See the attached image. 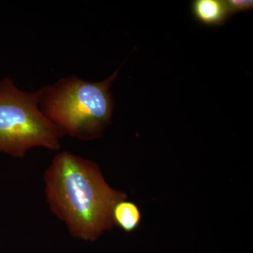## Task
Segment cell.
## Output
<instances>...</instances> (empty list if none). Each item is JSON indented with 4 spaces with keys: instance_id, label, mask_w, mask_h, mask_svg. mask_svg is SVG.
Listing matches in <instances>:
<instances>
[{
    "instance_id": "obj_6",
    "label": "cell",
    "mask_w": 253,
    "mask_h": 253,
    "mask_svg": "<svg viewBox=\"0 0 253 253\" xmlns=\"http://www.w3.org/2000/svg\"><path fill=\"white\" fill-rule=\"evenodd\" d=\"M229 18L239 13L252 11L253 0H224Z\"/></svg>"
},
{
    "instance_id": "obj_2",
    "label": "cell",
    "mask_w": 253,
    "mask_h": 253,
    "mask_svg": "<svg viewBox=\"0 0 253 253\" xmlns=\"http://www.w3.org/2000/svg\"><path fill=\"white\" fill-rule=\"evenodd\" d=\"M121 67L97 83L71 76L43 86L40 109L62 135L81 140L101 137L111 123L115 99L110 89Z\"/></svg>"
},
{
    "instance_id": "obj_3",
    "label": "cell",
    "mask_w": 253,
    "mask_h": 253,
    "mask_svg": "<svg viewBox=\"0 0 253 253\" xmlns=\"http://www.w3.org/2000/svg\"><path fill=\"white\" fill-rule=\"evenodd\" d=\"M42 88L18 89L9 78L0 81V154L22 158L28 150L58 151L62 134L40 109Z\"/></svg>"
},
{
    "instance_id": "obj_5",
    "label": "cell",
    "mask_w": 253,
    "mask_h": 253,
    "mask_svg": "<svg viewBox=\"0 0 253 253\" xmlns=\"http://www.w3.org/2000/svg\"><path fill=\"white\" fill-rule=\"evenodd\" d=\"M113 219L114 224H117L126 232H131L140 224L141 214L136 204L125 199L115 206Z\"/></svg>"
},
{
    "instance_id": "obj_1",
    "label": "cell",
    "mask_w": 253,
    "mask_h": 253,
    "mask_svg": "<svg viewBox=\"0 0 253 253\" xmlns=\"http://www.w3.org/2000/svg\"><path fill=\"white\" fill-rule=\"evenodd\" d=\"M46 200L51 211L71 235L95 241L114 225L113 211L126 195L110 187L96 163L63 151L44 174Z\"/></svg>"
},
{
    "instance_id": "obj_4",
    "label": "cell",
    "mask_w": 253,
    "mask_h": 253,
    "mask_svg": "<svg viewBox=\"0 0 253 253\" xmlns=\"http://www.w3.org/2000/svg\"><path fill=\"white\" fill-rule=\"evenodd\" d=\"M191 10L196 21L206 26H221L229 19L224 0H194Z\"/></svg>"
}]
</instances>
